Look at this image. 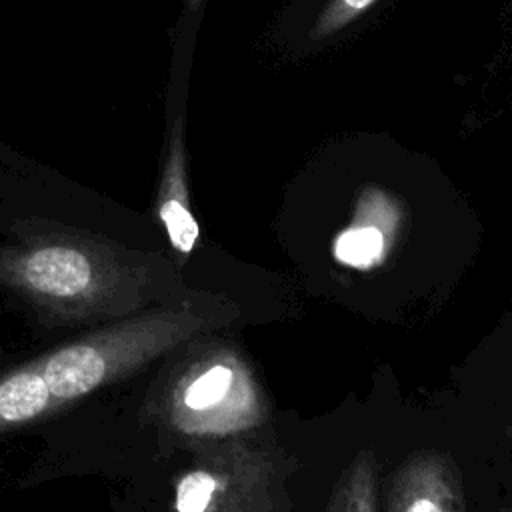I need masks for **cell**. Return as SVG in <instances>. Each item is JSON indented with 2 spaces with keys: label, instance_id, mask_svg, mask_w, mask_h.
Instances as JSON below:
<instances>
[{
  "label": "cell",
  "instance_id": "obj_1",
  "mask_svg": "<svg viewBox=\"0 0 512 512\" xmlns=\"http://www.w3.org/2000/svg\"><path fill=\"white\" fill-rule=\"evenodd\" d=\"M160 264L90 242L50 238L2 252L0 284L64 322L116 320L146 310L160 280H174H158Z\"/></svg>",
  "mask_w": 512,
  "mask_h": 512
},
{
  "label": "cell",
  "instance_id": "obj_2",
  "mask_svg": "<svg viewBox=\"0 0 512 512\" xmlns=\"http://www.w3.org/2000/svg\"><path fill=\"white\" fill-rule=\"evenodd\" d=\"M236 316L238 308L230 302L180 296L98 326L34 362L58 408L138 374L190 340L228 326Z\"/></svg>",
  "mask_w": 512,
  "mask_h": 512
},
{
  "label": "cell",
  "instance_id": "obj_3",
  "mask_svg": "<svg viewBox=\"0 0 512 512\" xmlns=\"http://www.w3.org/2000/svg\"><path fill=\"white\" fill-rule=\"evenodd\" d=\"M204 336L190 340L158 392L160 426L190 448L258 436L272 414L258 372L240 346Z\"/></svg>",
  "mask_w": 512,
  "mask_h": 512
},
{
  "label": "cell",
  "instance_id": "obj_4",
  "mask_svg": "<svg viewBox=\"0 0 512 512\" xmlns=\"http://www.w3.org/2000/svg\"><path fill=\"white\" fill-rule=\"evenodd\" d=\"M192 466L176 482L172 512H234L268 488L288 482L296 460L260 436L194 446Z\"/></svg>",
  "mask_w": 512,
  "mask_h": 512
},
{
  "label": "cell",
  "instance_id": "obj_5",
  "mask_svg": "<svg viewBox=\"0 0 512 512\" xmlns=\"http://www.w3.org/2000/svg\"><path fill=\"white\" fill-rule=\"evenodd\" d=\"M464 508L462 470L444 450L412 452L386 486V512H464Z\"/></svg>",
  "mask_w": 512,
  "mask_h": 512
},
{
  "label": "cell",
  "instance_id": "obj_6",
  "mask_svg": "<svg viewBox=\"0 0 512 512\" xmlns=\"http://www.w3.org/2000/svg\"><path fill=\"white\" fill-rule=\"evenodd\" d=\"M400 204L380 188H364L354 218L334 240V256L352 268L378 266L390 252L402 224Z\"/></svg>",
  "mask_w": 512,
  "mask_h": 512
},
{
  "label": "cell",
  "instance_id": "obj_7",
  "mask_svg": "<svg viewBox=\"0 0 512 512\" xmlns=\"http://www.w3.org/2000/svg\"><path fill=\"white\" fill-rule=\"evenodd\" d=\"M158 218L162 220L172 248L182 256H190L196 248L200 228L190 210L186 170H184V152L180 138L174 140L162 186L158 198Z\"/></svg>",
  "mask_w": 512,
  "mask_h": 512
},
{
  "label": "cell",
  "instance_id": "obj_8",
  "mask_svg": "<svg viewBox=\"0 0 512 512\" xmlns=\"http://www.w3.org/2000/svg\"><path fill=\"white\" fill-rule=\"evenodd\" d=\"M378 504V460L368 448L356 452L340 472L324 512H376Z\"/></svg>",
  "mask_w": 512,
  "mask_h": 512
},
{
  "label": "cell",
  "instance_id": "obj_9",
  "mask_svg": "<svg viewBox=\"0 0 512 512\" xmlns=\"http://www.w3.org/2000/svg\"><path fill=\"white\" fill-rule=\"evenodd\" d=\"M376 0H330L310 30L312 40H322L364 14Z\"/></svg>",
  "mask_w": 512,
  "mask_h": 512
},
{
  "label": "cell",
  "instance_id": "obj_10",
  "mask_svg": "<svg viewBox=\"0 0 512 512\" xmlns=\"http://www.w3.org/2000/svg\"><path fill=\"white\" fill-rule=\"evenodd\" d=\"M292 498L288 492V482H280L266 492L258 494L244 506L236 508L234 512H290Z\"/></svg>",
  "mask_w": 512,
  "mask_h": 512
},
{
  "label": "cell",
  "instance_id": "obj_11",
  "mask_svg": "<svg viewBox=\"0 0 512 512\" xmlns=\"http://www.w3.org/2000/svg\"><path fill=\"white\" fill-rule=\"evenodd\" d=\"M498 512H512V508L510 506H502Z\"/></svg>",
  "mask_w": 512,
  "mask_h": 512
},
{
  "label": "cell",
  "instance_id": "obj_12",
  "mask_svg": "<svg viewBox=\"0 0 512 512\" xmlns=\"http://www.w3.org/2000/svg\"><path fill=\"white\" fill-rule=\"evenodd\" d=\"M506 432H508V436H510V438H512V426H510V428H508V430H506Z\"/></svg>",
  "mask_w": 512,
  "mask_h": 512
}]
</instances>
